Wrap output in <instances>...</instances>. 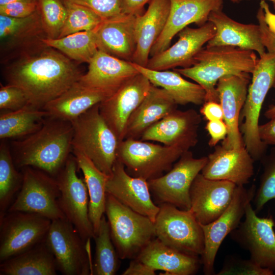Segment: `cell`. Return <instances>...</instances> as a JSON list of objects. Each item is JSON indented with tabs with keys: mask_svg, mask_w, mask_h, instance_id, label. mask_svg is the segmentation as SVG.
Masks as SVG:
<instances>
[{
	"mask_svg": "<svg viewBox=\"0 0 275 275\" xmlns=\"http://www.w3.org/2000/svg\"><path fill=\"white\" fill-rule=\"evenodd\" d=\"M4 74L8 84L24 92L30 104L43 108L83 74L71 59L44 44L18 56Z\"/></svg>",
	"mask_w": 275,
	"mask_h": 275,
	"instance_id": "cell-1",
	"label": "cell"
},
{
	"mask_svg": "<svg viewBox=\"0 0 275 275\" xmlns=\"http://www.w3.org/2000/svg\"><path fill=\"white\" fill-rule=\"evenodd\" d=\"M42 126L21 141L12 143L16 167H32L56 177L72 150L71 122L46 117Z\"/></svg>",
	"mask_w": 275,
	"mask_h": 275,
	"instance_id": "cell-2",
	"label": "cell"
},
{
	"mask_svg": "<svg viewBox=\"0 0 275 275\" xmlns=\"http://www.w3.org/2000/svg\"><path fill=\"white\" fill-rule=\"evenodd\" d=\"M258 60L253 50L232 46H206L195 56L191 66L174 70L202 87L206 101L219 102L216 90L218 80L229 75L252 74Z\"/></svg>",
	"mask_w": 275,
	"mask_h": 275,
	"instance_id": "cell-3",
	"label": "cell"
},
{
	"mask_svg": "<svg viewBox=\"0 0 275 275\" xmlns=\"http://www.w3.org/2000/svg\"><path fill=\"white\" fill-rule=\"evenodd\" d=\"M198 138L170 145L161 146L133 139L119 142L117 158L132 176L149 180L168 172L185 151L195 147Z\"/></svg>",
	"mask_w": 275,
	"mask_h": 275,
	"instance_id": "cell-4",
	"label": "cell"
},
{
	"mask_svg": "<svg viewBox=\"0 0 275 275\" xmlns=\"http://www.w3.org/2000/svg\"><path fill=\"white\" fill-rule=\"evenodd\" d=\"M252 74L241 113L243 122L240 130L243 144L255 161L261 160L266 153L267 146L259 135V121L263 102L275 79V53L266 52L260 56Z\"/></svg>",
	"mask_w": 275,
	"mask_h": 275,
	"instance_id": "cell-5",
	"label": "cell"
},
{
	"mask_svg": "<svg viewBox=\"0 0 275 275\" xmlns=\"http://www.w3.org/2000/svg\"><path fill=\"white\" fill-rule=\"evenodd\" d=\"M97 104L70 121L73 128L72 149L82 151L107 175L117 159L119 142L101 116Z\"/></svg>",
	"mask_w": 275,
	"mask_h": 275,
	"instance_id": "cell-6",
	"label": "cell"
},
{
	"mask_svg": "<svg viewBox=\"0 0 275 275\" xmlns=\"http://www.w3.org/2000/svg\"><path fill=\"white\" fill-rule=\"evenodd\" d=\"M112 241L121 259H134L156 237L154 223L106 193L105 212Z\"/></svg>",
	"mask_w": 275,
	"mask_h": 275,
	"instance_id": "cell-7",
	"label": "cell"
},
{
	"mask_svg": "<svg viewBox=\"0 0 275 275\" xmlns=\"http://www.w3.org/2000/svg\"><path fill=\"white\" fill-rule=\"evenodd\" d=\"M45 241L62 274H92L90 241L86 243L66 218L51 221Z\"/></svg>",
	"mask_w": 275,
	"mask_h": 275,
	"instance_id": "cell-8",
	"label": "cell"
},
{
	"mask_svg": "<svg viewBox=\"0 0 275 275\" xmlns=\"http://www.w3.org/2000/svg\"><path fill=\"white\" fill-rule=\"evenodd\" d=\"M22 170L21 186L7 212L36 213L51 221L66 218L59 205L60 191L56 178L32 167Z\"/></svg>",
	"mask_w": 275,
	"mask_h": 275,
	"instance_id": "cell-9",
	"label": "cell"
},
{
	"mask_svg": "<svg viewBox=\"0 0 275 275\" xmlns=\"http://www.w3.org/2000/svg\"><path fill=\"white\" fill-rule=\"evenodd\" d=\"M159 206L154 222L156 237L172 248L201 256L204 248L203 232L191 212L168 203Z\"/></svg>",
	"mask_w": 275,
	"mask_h": 275,
	"instance_id": "cell-10",
	"label": "cell"
},
{
	"mask_svg": "<svg viewBox=\"0 0 275 275\" xmlns=\"http://www.w3.org/2000/svg\"><path fill=\"white\" fill-rule=\"evenodd\" d=\"M79 170L75 156H69L56 177L60 191L59 206L87 243L95 236L89 215V197L84 179L77 175Z\"/></svg>",
	"mask_w": 275,
	"mask_h": 275,
	"instance_id": "cell-11",
	"label": "cell"
},
{
	"mask_svg": "<svg viewBox=\"0 0 275 275\" xmlns=\"http://www.w3.org/2000/svg\"><path fill=\"white\" fill-rule=\"evenodd\" d=\"M207 161V156L196 158L189 150L184 152L166 174L147 181L150 192L159 204L189 210L191 185Z\"/></svg>",
	"mask_w": 275,
	"mask_h": 275,
	"instance_id": "cell-12",
	"label": "cell"
},
{
	"mask_svg": "<svg viewBox=\"0 0 275 275\" xmlns=\"http://www.w3.org/2000/svg\"><path fill=\"white\" fill-rule=\"evenodd\" d=\"M51 220L21 211L7 212L0 217V261L20 254L43 242Z\"/></svg>",
	"mask_w": 275,
	"mask_h": 275,
	"instance_id": "cell-13",
	"label": "cell"
},
{
	"mask_svg": "<svg viewBox=\"0 0 275 275\" xmlns=\"http://www.w3.org/2000/svg\"><path fill=\"white\" fill-rule=\"evenodd\" d=\"M249 203L244 220L230 233L231 238L247 250L250 259L262 267L275 271V222L272 215L260 217Z\"/></svg>",
	"mask_w": 275,
	"mask_h": 275,
	"instance_id": "cell-14",
	"label": "cell"
},
{
	"mask_svg": "<svg viewBox=\"0 0 275 275\" xmlns=\"http://www.w3.org/2000/svg\"><path fill=\"white\" fill-rule=\"evenodd\" d=\"M256 191L255 185L249 189L244 186H237L226 210L213 222L205 225L200 224L204 240V250L200 260L205 274H214L215 259L222 242L239 225L244 216L246 206L253 200Z\"/></svg>",
	"mask_w": 275,
	"mask_h": 275,
	"instance_id": "cell-15",
	"label": "cell"
},
{
	"mask_svg": "<svg viewBox=\"0 0 275 275\" xmlns=\"http://www.w3.org/2000/svg\"><path fill=\"white\" fill-rule=\"evenodd\" d=\"M152 84L138 73L99 105L100 113L119 142L124 140L130 116L148 94Z\"/></svg>",
	"mask_w": 275,
	"mask_h": 275,
	"instance_id": "cell-16",
	"label": "cell"
},
{
	"mask_svg": "<svg viewBox=\"0 0 275 275\" xmlns=\"http://www.w3.org/2000/svg\"><path fill=\"white\" fill-rule=\"evenodd\" d=\"M237 186L229 181L207 178L200 173L190 188V208L188 210L200 224H209L226 210Z\"/></svg>",
	"mask_w": 275,
	"mask_h": 275,
	"instance_id": "cell-17",
	"label": "cell"
},
{
	"mask_svg": "<svg viewBox=\"0 0 275 275\" xmlns=\"http://www.w3.org/2000/svg\"><path fill=\"white\" fill-rule=\"evenodd\" d=\"M106 193L154 223L159 210L152 200L147 180L129 175L117 158L106 182Z\"/></svg>",
	"mask_w": 275,
	"mask_h": 275,
	"instance_id": "cell-18",
	"label": "cell"
},
{
	"mask_svg": "<svg viewBox=\"0 0 275 275\" xmlns=\"http://www.w3.org/2000/svg\"><path fill=\"white\" fill-rule=\"evenodd\" d=\"M215 33V27L209 21L198 28L187 26L178 34L179 39L175 44L150 58L146 67L155 70L189 67L195 56Z\"/></svg>",
	"mask_w": 275,
	"mask_h": 275,
	"instance_id": "cell-19",
	"label": "cell"
},
{
	"mask_svg": "<svg viewBox=\"0 0 275 275\" xmlns=\"http://www.w3.org/2000/svg\"><path fill=\"white\" fill-rule=\"evenodd\" d=\"M170 9L164 28L154 44L151 57L167 49L174 37L191 23L201 26L210 13L222 9L223 0H170Z\"/></svg>",
	"mask_w": 275,
	"mask_h": 275,
	"instance_id": "cell-20",
	"label": "cell"
},
{
	"mask_svg": "<svg viewBox=\"0 0 275 275\" xmlns=\"http://www.w3.org/2000/svg\"><path fill=\"white\" fill-rule=\"evenodd\" d=\"M250 80V74L243 73L225 76L217 83L219 102L224 113L223 120L228 129L226 138L221 145L227 148L237 149L244 145L239 120L246 100Z\"/></svg>",
	"mask_w": 275,
	"mask_h": 275,
	"instance_id": "cell-21",
	"label": "cell"
},
{
	"mask_svg": "<svg viewBox=\"0 0 275 275\" xmlns=\"http://www.w3.org/2000/svg\"><path fill=\"white\" fill-rule=\"evenodd\" d=\"M254 161L244 145L229 149L217 144L207 156L201 173L208 179L227 180L237 186H244L254 175Z\"/></svg>",
	"mask_w": 275,
	"mask_h": 275,
	"instance_id": "cell-22",
	"label": "cell"
},
{
	"mask_svg": "<svg viewBox=\"0 0 275 275\" xmlns=\"http://www.w3.org/2000/svg\"><path fill=\"white\" fill-rule=\"evenodd\" d=\"M45 38L38 9L23 18L0 15L1 51L3 53L18 57L43 45L42 40Z\"/></svg>",
	"mask_w": 275,
	"mask_h": 275,
	"instance_id": "cell-23",
	"label": "cell"
},
{
	"mask_svg": "<svg viewBox=\"0 0 275 275\" xmlns=\"http://www.w3.org/2000/svg\"><path fill=\"white\" fill-rule=\"evenodd\" d=\"M135 16L122 14L103 20L94 29L99 50L131 62L136 47Z\"/></svg>",
	"mask_w": 275,
	"mask_h": 275,
	"instance_id": "cell-24",
	"label": "cell"
},
{
	"mask_svg": "<svg viewBox=\"0 0 275 275\" xmlns=\"http://www.w3.org/2000/svg\"><path fill=\"white\" fill-rule=\"evenodd\" d=\"M208 21L214 25L215 33L207 43V47L232 46L257 51L260 56L266 52L259 24L239 23L227 16L222 9L212 11Z\"/></svg>",
	"mask_w": 275,
	"mask_h": 275,
	"instance_id": "cell-25",
	"label": "cell"
},
{
	"mask_svg": "<svg viewBox=\"0 0 275 275\" xmlns=\"http://www.w3.org/2000/svg\"><path fill=\"white\" fill-rule=\"evenodd\" d=\"M138 73L131 62L99 50L89 63L87 72L81 75L78 81L87 87L116 92Z\"/></svg>",
	"mask_w": 275,
	"mask_h": 275,
	"instance_id": "cell-26",
	"label": "cell"
},
{
	"mask_svg": "<svg viewBox=\"0 0 275 275\" xmlns=\"http://www.w3.org/2000/svg\"><path fill=\"white\" fill-rule=\"evenodd\" d=\"M115 92L86 86L78 81L43 108L48 117L71 121Z\"/></svg>",
	"mask_w": 275,
	"mask_h": 275,
	"instance_id": "cell-27",
	"label": "cell"
},
{
	"mask_svg": "<svg viewBox=\"0 0 275 275\" xmlns=\"http://www.w3.org/2000/svg\"><path fill=\"white\" fill-rule=\"evenodd\" d=\"M170 9V0H151L144 14L135 15L136 47L131 62L147 66L151 50L164 28Z\"/></svg>",
	"mask_w": 275,
	"mask_h": 275,
	"instance_id": "cell-28",
	"label": "cell"
},
{
	"mask_svg": "<svg viewBox=\"0 0 275 275\" xmlns=\"http://www.w3.org/2000/svg\"><path fill=\"white\" fill-rule=\"evenodd\" d=\"M201 121V115L194 109L184 111L176 109L149 127L140 140L158 142L170 146L198 138Z\"/></svg>",
	"mask_w": 275,
	"mask_h": 275,
	"instance_id": "cell-29",
	"label": "cell"
},
{
	"mask_svg": "<svg viewBox=\"0 0 275 275\" xmlns=\"http://www.w3.org/2000/svg\"><path fill=\"white\" fill-rule=\"evenodd\" d=\"M134 259L168 275H193L201 264L199 256L172 248L157 238L152 239Z\"/></svg>",
	"mask_w": 275,
	"mask_h": 275,
	"instance_id": "cell-30",
	"label": "cell"
},
{
	"mask_svg": "<svg viewBox=\"0 0 275 275\" xmlns=\"http://www.w3.org/2000/svg\"><path fill=\"white\" fill-rule=\"evenodd\" d=\"M177 107V104L164 89L152 85L146 97L129 118L124 140H139L149 127Z\"/></svg>",
	"mask_w": 275,
	"mask_h": 275,
	"instance_id": "cell-31",
	"label": "cell"
},
{
	"mask_svg": "<svg viewBox=\"0 0 275 275\" xmlns=\"http://www.w3.org/2000/svg\"><path fill=\"white\" fill-rule=\"evenodd\" d=\"M131 63L152 85L164 89L177 105L192 103L200 105L206 101V92L203 87L186 80L177 71L155 70Z\"/></svg>",
	"mask_w": 275,
	"mask_h": 275,
	"instance_id": "cell-32",
	"label": "cell"
},
{
	"mask_svg": "<svg viewBox=\"0 0 275 275\" xmlns=\"http://www.w3.org/2000/svg\"><path fill=\"white\" fill-rule=\"evenodd\" d=\"M72 150L78 169L84 176L89 197V215L96 235L101 219L105 212V185L108 175L98 169L82 151L76 148Z\"/></svg>",
	"mask_w": 275,
	"mask_h": 275,
	"instance_id": "cell-33",
	"label": "cell"
},
{
	"mask_svg": "<svg viewBox=\"0 0 275 275\" xmlns=\"http://www.w3.org/2000/svg\"><path fill=\"white\" fill-rule=\"evenodd\" d=\"M57 270L54 256L45 240L0 265L1 275H56Z\"/></svg>",
	"mask_w": 275,
	"mask_h": 275,
	"instance_id": "cell-34",
	"label": "cell"
},
{
	"mask_svg": "<svg viewBox=\"0 0 275 275\" xmlns=\"http://www.w3.org/2000/svg\"><path fill=\"white\" fill-rule=\"evenodd\" d=\"M48 113L30 104L0 115V138L6 139L29 136L43 125Z\"/></svg>",
	"mask_w": 275,
	"mask_h": 275,
	"instance_id": "cell-35",
	"label": "cell"
},
{
	"mask_svg": "<svg viewBox=\"0 0 275 275\" xmlns=\"http://www.w3.org/2000/svg\"><path fill=\"white\" fill-rule=\"evenodd\" d=\"M42 42L71 60L89 63L99 50L94 30L73 33L60 38H43Z\"/></svg>",
	"mask_w": 275,
	"mask_h": 275,
	"instance_id": "cell-36",
	"label": "cell"
},
{
	"mask_svg": "<svg viewBox=\"0 0 275 275\" xmlns=\"http://www.w3.org/2000/svg\"><path fill=\"white\" fill-rule=\"evenodd\" d=\"M94 239L95 252L92 274H115L119 267L120 258L111 238L108 221L104 215Z\"/></svg>",
	"mask_w": 275,
	"mask_h": 275,
	"instance_id": "cell-37",
	"label": "cell"
},
{
	"mask_svg": "<svg viewBox=\"0 0 275 275\" xmlns=\"http://www.w3.org/2000/svg\"><path fill=\"white\" fill-rule=\"evenodd\" d=\"M13 156L4 142L0 146V217L7 212L12 199L20 188L22 174L16 169Z\"/></svg>",
	"mask_w": 275,
	"mask_h": 275,
	"instance_id": "cell-38",
	"label": "cell"
},
{
	"mask_svg": "<svg viewBox=\"0 0 275 275\" xmlns=\"http://www.w3.org/2000/svg\"><path fill=\"white\" fill-rule=\"evenodd\" d=\"M67 14L61 34L58 38L83 31L94 30L103 20L90 9L77 4L64 2Z\"/></svg>",
	"mask_w": 275,
	"mask_h": 275,
	"instance_id": "cell-39",
	"label": "cell"
},
{
	"mask_svg": "<svg viewBox=\"0 0 275 275\" xmlns=\"http://www.w3.org/2000/svg\"><path fill=\"white\" fill-rule=\"evenodd\" d=\"M42 25L47 38H58L65 23L67 11L62 0H37Z\"/></svg>",
	"mask_w": 275,
	"mask_h": 275,
	"instance_id": "cell-40",
	"label": "cell"
},
{
	"mask_svg": "<svg viewBox=\"0 0 275 275\" xmlns=\"http://www.w3.org/2000/svg\"><path fill=\"white\" fill-rule=\"evenodd\" d=\"M263 172L259 185L253 199L254 210L259 213L266 205L272 200L275 201V147L271 148L268 155L261 160Z\"/></svg>",
	"mask_w": 275,
	"mask_h": 275,
	"instance_id": "cell-41",
	"label": "cell"
},
{
	"mask_svg": "<svg viewBox=\"0 0 275 275\" xmlns=\"http://www.w3.org/2000/svg\"><path fill=\"white\" fill-rule=\"evenodd\" d=\"M257 18L263 45L268 52L275 53V14L270 11L264 1L260 3Z\"/></svg>",
	"mask_w": 275,
	"mask_h": 275,
	"instance_id": "cell-42",
	"label": "cell"
},
{
	"mask_svg": "<svg viewBox=\"0 0 275 275\" xmlns=\"http://www.w3.org/2000/svg\"><path fill=\"white\" fill-rule=\"evenodd\" d=\"M274 272L261 267L251 259L231 258L225 261L217 275H272Z\"/></svg>",
	"mask_w": 275,
	"mask_h": 275,
	"instance_id": "cell-43",
	"label": "cell"
},
{
	"mask_svg": "<svg viewBox=\"0 0 275 275\" xmlns=\"http://www.w3.org/2000/svg\"><path fill=\"white\" fill-rule=\"evenodd\" d=\"M85 7L99 16L108 19L121 15L122 0H62Z\"/></svg>",
	"mask_w": 275,
	"mask_h": 275,
	"instance_id": "cell-44",
	"label": "cell"
},
{
	"mask_svg": "<svg viewBox=\"0 0 275 275\" xmlns=\"http://www.w3.org/2000/svg\"><path fill=\"white\" fill-rule=\"evenodd\" d=\"M29 101L24 92L19 87L11 84L1 85L0 88L1 109L16 111L27 104Z\"/></svg>",
	"mask_w": 275,
	"mask_h": 275,
	"instance_id": "cell-45",
	"label": "cell"
},
{
	"mask_svg": "<svg viewBox=\"0 0 275 275\" xmlns=\"http://www.w3.org/2000/svg\"><path fill=\"white\" fill-rule=\"evenodd\" d=\"M37 9V2H16L0 6V15L23 18L33 14Z\"/></svg>",
	"mask_w": 275,
	"mask_h": 275,
	"instance_id": "cell-46",
	"label": "cell"
},
{
	"mask_svg": "<svg viewBox=\"0 0 275 275\" xmlns=\"http://www.w3.org/2000/svg\"><path fill=\"white\" fill-rule=\"evenodd\" d=\"M205 129L210 136L208 145L214 147L226 138L228 133L227 125L224 120L208 121Z\"/></svg>",
	"mask_w": 275,
	"mask_h": 275,
	"instance_id": "cell-47",
	"label": "cell"
},
{
	"mask_svg": "<svg viewBox=\"0 0 275 275\" xmlns=\"http://www.w3.org/2000/svg\"><path fill=\"white\" fill-rule=\"evenodd\" d=\"M200 113L208 121L223 120L224 113L219 102L214 101H207L200 109Z\"/></svg>",
	"mask_w": 275,
	"mask_h": 275,
	"instance_id": "cell-48",
	"label": "cell"
},
{
	"mask_svg": "<svg viewBox=\"0 0 275 275\" xmlns=\"http://www.w3.org/2000/svg\"><path fill=\"white\" fill-rule=\"evenodd\" d=\"M258 132L261 140L265 145L275 146V120L259 125Z\"/></svg>",
	"mask_w": 275,
	"mask_h": 275,
	"instance_id": "cell-49",
	"label": "cell"
},
{
	"mask_svg": "<svg viewBox=\"0 0 275 275\" xmlns=\"http://www.w3.org/2000/svg\"><path fill=\"white\" fill-rule=\"evenodd\" d=\"M156 270L150 266L136 259L130 262L123 275H155Z\"/></svg>",
	"mask_w": 275,
	"mask_h": 275,
	"instance_id": "cell-50",
	"label": "cell"
},
{
	"mask_svg": "<svg viewBox=\"0 0 275 275\" xmlns=\"http://www.w3.org/2000/svg\"><path fill=\"white\" fill-rule=\"evenodd\" d=\"M151 0H122V13L132 15L142 14L144 6Z\"/></svg>",
	"mask_w": 275,
	"mask_h": 275,
	"instance_id": "cell-51",
	"label": "cell"
},
{
	"mask_svg": "<svg viewBox=\"0 0 275 275\" xmlns=\"http://www.w3.org/2000/svg\"><path fill=\"white\" fill-rule=\"evenodd\" d=\"M272 87L275 89V79ZM264 115L268 119L275 120V104L270 105L265 111Z\"/></svg>",
	"mask_w": 275,
	"mask_h": 275,
	"instance_id": "cell-52",
	"label": "cell"
},
{
	"mask_svg": "<svg viewBox=\"0 0 275 275\" xmlns=\"http://www.w3.org/2000/svg\"><path fill=\"white\" fill-rule=\"evenodd\" d=\"M16 2H37V0H0V6Z\"/></svg>",
	"mask_w": 275,
	"mask_h": 275,
	"instance_id": "cell-53",
	"label": "cell"
},
{
	"mask_svg": "<svg viewBox=\"0 0 275 275\" xmlns=\"http://www.w3.org/2000/svg\"><path fill=\"white\" fill-rule=\"evenodd\" d=\"M242 1H244V0H233V3H238V2H241ZM261 1H265V0H261ZM268 1H270L272 3L274 8L275 9V0H268Z\"/></svg>",
	"mask_w": 275,
	"mask_h": 275,
	"instance_id": "cell-54",
	"label": "cell"
},
{
	"mask_svg": "<svg viewBox=\"0 0 275 275\" xmlns=\"http://www.w3.org/2000/svg\"><path fill=\"white\" fill-rule=\"evenodd\" d=\"M230 1H231L232 2H233V0H230Z\"/></svg>",
	"mask_w": 275,
	"mask_h": 275,
	"instance_id": "cell-55",
	"label": "cell"
}]
</instances>
